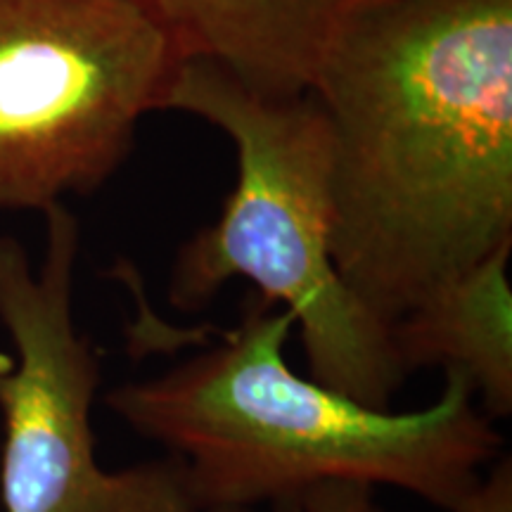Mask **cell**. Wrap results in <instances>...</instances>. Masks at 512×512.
<instances>
[{
  "label": "cell",
  "instance_id": "1",
  "mask_svg": "<svg viewBox=\"0 0 512 512\" xmlns=\"http://www.w3.org/2000/svg\"><path fill=\"white\" fill-rule=\"evenodd\" d=\"M309 98L330 145L332 256L392 325L512 242V0H373Z\"/></svg>",
  "mask_w": 512,
  "mask_h": 512
},
{
  "label": "cell",
  "instance_id": "2",
  "mask_svg": "<svg viewBox=\"0 0 512 512\" xmlns=\"http://www.w3.org/2000/svg\"><path fill=\"white\" fill-rule=\"evenodd\" d=\"M292 330L290 311L249 299L219 344L107 392L128 430L183 465L200 510L302 512L316 486L354 482L446 512L505 453L458 370H444L427 408L382 411L294 373L285 358Z\"/></svg>",
  "mask_w": 512,
  "mask_h": 512
},
{
  "label": "cell",
  "instance_id": "3",
  "mask_svg": "<svg viewBox=\"0 0 512 512\" xmlns=\"http://www.w3.org/2000/svg\"><path fill=\"white\" fill-rule=\"evenodd\" d=\"M166 110L226 133L238 181L211 226L178 249L169 304L197 313L233 278L266 304L290 311L302 332L309 377L373 408H392L408 375L392 325L375 316L332 256L330 145L309 93H256L202 60L178 69Z\"/></svg>",
  "mask_w": 512,
  "mask_h": 512
},
{
  "label": "cell",
  "instance_id": "4",
  "mask_svg": "<svg viewBox=\"0 0 512 512\" xmlns=\"http://www.w3.org/2000/svg\"><path fill=\"white\" fill-rule=\"evenodd\" d=\"M183 62L138 0H0V211L98 190Z\"/></svg>",
  "mask_w": 512,
  "mask_h": 512
},
{
  "label": "cell",
  "instance_id": "5",
  "mask_svg": "<svg viewBox=\"0 0 512 512\" xmlns=\"http://www.w3.org/2000/svg\"><path fill=\"white\" fill-rule=\"evenodd\" d=\"M43 223L38 264L0 235V325L15 347L0 366V512H202L176 458L98 463L91 411L102 361L74 318L81 223L64 202Z\"/></svg>",
  "mask_w": 512,
  "mask_h": 512
},
{
  "label": "cell",
  "instance_id": "6",
  "mask_svg": "<svg viewBox=\"0 0 512 512\" xmlns=\"http://www.w3.org/2000/svg\"><path fill=\"white\" fill-rule=\"evenodd\" d=\"M185 60L275 98L304 95L339 24L373 0H138Z\"/></svg>",
  "mask_w": 512,
  "mask_h": 512
},
{
  "label": "cell",
  "instance_id": "7",
  "mask_svg": "<svg viewBox=\"0 0 512 512\" xmlns=\"http://www.w3.org/2000/svg\"><path fill=\"white\" fill-rule=\"evenodd\" d=\"M510 245L439 285L392 323L406 375L458 370L491 420L512 415V287Z\"/></svg>",
  "mask_w": 512,
  "mask_h": 512
},
{
  "label": "cell",
  "instance_id": "8",
  "mask_svg": "<svg viewBox=\"0 0 512 512\" xmlns=\"http://www.w3.org/2000/svg\"><path fill=\"white\" fill-rule=\"evenodd\" d=\"M370 512H384L380 505H373ZM446 512H512V458L503 453L484 477L479 479L475 489L463 501L453 505Z\"/></svg>",
  "mask_w": 512,
  "mask_h": 512
},
{
  "label": "cell",
  "instance_id": "9",
  "mask_svg": "<svg viewBox=\"0 0 512 512\" xmlns=\"http://www.w3.org/2000/svg\"><path fill=\"white\" fill-rule=\"evenodd\" d=\"M375 489L354 482L320 484L304 498L302 512H370Z\"/></svg>",
  "mask_w": 512,
  "mask_h": 512
},
{
  "label": "cell",
  "instance_id": "10",
  "mask_svg": "<svg viewBox=\"0 0 512 512\" xmlns=\"http://www.w3.org/2000/svg\"><path fill=\"white\" fill-rule=\"evenodd\" d=\"M202 512H256V510H247V508H207Z\"/></svg>",
  "mask_w": 512,
  "mask_h": 512
},
{
  "label": "cell",
  "instance_id": "11",
  "mask_svg": "<svg viewBox=\"0 0 512 512\" xmlns=\"http://www.w3.org/2000/svg\"><path fill=\"white\" fill-rule=\"evenodd\" d=\"M5 361H8V354H0V366H3Z\"/></svg>",
  "mask_w": 512,
  "mask_h": 512
}]
</instances>
